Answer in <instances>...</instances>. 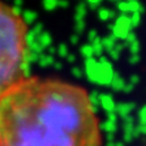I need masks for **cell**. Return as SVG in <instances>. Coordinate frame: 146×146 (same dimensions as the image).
Masks as SVG:
<instances>
[{
	"label": "cell",
	"instance_id": "cell-2",
	"mask_svg": "<svg viewBox=\"0 0 146 146\" xmlns=\"http://www.w3.org/2000/svg\"><path fill=\"white\" fill-rule=\"evenodd\" d=\"M29 26L15 6L0 0V96L26 78Z\"/></svg>",
	"mask_w": 146,
	"mask_h": 146
},
{
	"label": "cell",
	"instance_id": "cell-1",
	"mask_svg": "<svg viewBox=\"0 0 146 146\" xmlns=\"http://www.w3.org/2000/svg\"><path fill=\"white\" fill-rule=\"evenodd\" d=\"M0 146H102L89 93L66 80L26 77L0 96Z\"/></svg>",
	"mask_w": 146,
	"mask_h": 146
}]
</instances>
